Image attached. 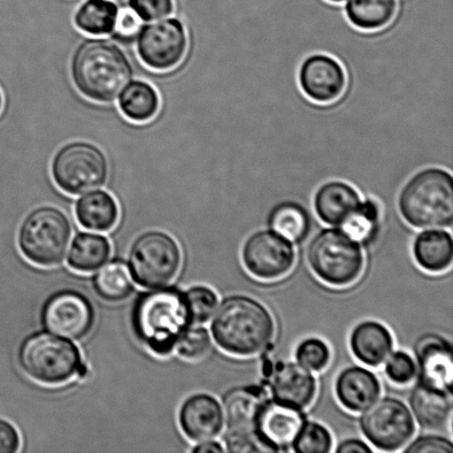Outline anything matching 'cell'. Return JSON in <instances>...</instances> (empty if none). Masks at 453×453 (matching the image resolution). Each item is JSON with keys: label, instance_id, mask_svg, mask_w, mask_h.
<instances>
[{"label": "cell", "instance_id": "6da1fadb", "mask_svg": "<svg viewBox=\"0 0 453 453\" xmlns=\"http://www.w3.org/2000/svg\"><path fill=\"white\" fill-rule=\"evenodd\" d=\"M71 79L86 99L111 104L132 81L133 66L126 52L108 39L83 40L71 57Z\"/></svg>", "mask_w": 453, "mask_h": 453}, {"label": "cell", "instance_id": "7a4b0ae2", "mask_svg": "<svg viewBox=\"0 0 453 453\" xmlns=\"http://www.w3.org/2000/svg\"><path fill=\"white\" fill-rule=\"evenodd\" d=\"M211 334L216 344L234 357H249L273 342L275 323L270 311L251 296H226L216 309Z\"/></svg>", "mask_w": 453, "mask_h": 453}, {"label": "cell", "instance_id": "3957f363", "mask_svg": "<svg viewBox=\"0 0 453 453\" xmlns=\"http://www.w3.org/2000/svg\"><path fill=\"white\" fill-rule=\"evenodd\" d=\"M192 323L185 295L176 288L143 293L133 309V327L142 343L157 357H167Z\"/></svg>", "mask_w": 453, "mask_h": 453}, {"label": "cell", "instance_id": "277c9868", "mask_svg": "<svg viewBox=\"0 0 453 453\" xmlns=\"http://www.w3.org/2000/svg\"><path fill=\"white\" fill-rule=\"evenodd\" d=\"M398 207L403 219L415 228L451 226L452 175L438 167L425 168L417 173L399 194Z\"/></svg>", "mask_w": 453, "mask_h": 453}, {"label": "cell", "instance_id": "5b68a950", "mask_svg": "<svg viewBox=\"0 0 453 453\" xmlns=\"http://www.w3.org/2000/svg\"><path fill=\"white\" fill-rule=\"evenodd\" d=\"M22 371L39 384L58 386L78 376L82 365L77 345L65 337L42 332L27 337L18 354Z\"/></svg>", "mask_w": 453, "mask_h": 453}, {"label": "cell", "instance_id": "8992f818", "mask_svg": "<svg viewBox=\"0 0 453 453\" xmlns=\"http://www.w3.org/2000/svg\"><path fill=\"white\" fill-rule=\"evenodd\" d=\"M71 234L73 226L64 211L53 206H40L22 221L18 247L31 264L52 268L64 261Z\"/></svg>", "mask_w": 453, "mask_h": 453}, {"label": "cell", "instance_id": "52a82bcc", "mask_svg": "<svg viewBox=\"0 0 453 453\" xmlns=\"http://www.w3.org/2000/svg\"><path fill=\"white\" fill-rule=\"evenodd\" d=\"M308 262L315 275L332 287H346L361 277L365 257L361 244L342 229L327 228L314 235Z\"/></svg>", "mask_w": 453, "mask_h": 453}, {"label": "cell", "instance_id": "ba28073f", "mask_svg": "<svg viewBox=\"0 0 453 453\" xmlns=\"http://www.w3.org/2000/svg\"><path fill=\"white\" fill-rule=\"evenodd\" d=\"M109 173V161L104 150L86 141L69 142L61 146L51 162L53 183L70 196L104 188Z\"/></svg>", "mask_w": 453, "mask_h": 453}, {"label": "cell", "instance_id": "9c48e42d", "mask_svg": "<svg viewBox=\"0 0 453 453\" xmlns=\"http://www.w3.org/2000/svg\"><path fill=\"white\" fill-rule=\"evenodd\" d=\"M183 253L171 234L146 231L133 242L128 253V269L142 288H157L170 284L179 274Z\"/></svg>", "mask_w": 453, "mask_h": 453}, {"label": "cell", "instance_id": "30bf717a", "mask_svg": "<svg viewBox=\"0 0 453 453\" xmlns=\"http://www.w3.org/2000/svg\"><path fill=\"white\" fill-rule=\"evenodd\" d=\"M359 420L361 430L376 449L396 451L411 441L416 433L414 416L401 399H377Z\"/></svg>", "mask_w": 453, "mask_h": 453}, {"label": "cell", "instance_id": "8fae6325", "mask_svg": "<svg viewBox=\"0 0 453 453\" xmlns=\"http://www.w3.org/2000/svg\"><path fill=\"white\" fill-rule=\"evenodd\" d=\"M136 40L141 61L159 73L179 66L188 50V31L177 18H163V20L142 27Z\"/></svg>", "mask_w": 453, "mask_h": 453}, {"label": "cell", "instance_id": "7c38bea8", "mask_svg": "<svg viewBox=\"0 0 453 453\" xmlns=\"http://www.w3.org/2000/svg\"><path fill=\"white\" fill-rule=\"evenodd\" d=\"M293 243L273 230H259L244 242L242 261L248 273L265 281L290 273L296 264Z\"/></svg>", "mask_w": 453, "mask_h": 453}, {"label": "cell", "instance_id": "4fadbf2b", "mask_svg": "<svg viewBox=\"0 0 453 453\" xmlns=\"http://www.w3.org/2000/svg\"><path fill=\"white\" fill-rule=\"evenodd\" d=\"M96 313L81 293L65 290L49 297L42 313L43 326L52 334L82 340L91 332Z\"/></svg>", "mask_w": 453, "mask_h": 453}, {"label": "cell", "instance_id": "5bb4252c", "mask_svg": "<svg viewBox=\"0 0 453 453\" xmlns=\"http://www.w3.org/2000/svg\"><path fill=\"white\" fill-rule=\"evenodd\" d=\"M299 82L302 91L311 101L328 104L344 95L348 74L335 58L317 53L306 58L302 64Z\"/></svg>", "mask_w": 453, "mask_h": 453}, {"label": "cell", "instance_id": "9a60e30c", "mask_svg": "<svg viewBox=\"0 0 453 453\" xmlns=\"http://www.w3.org/2000/svg\"><path fill=\"white\" fill-rule=\"evenodd\" d=\"M305 421L299 408L268 399L257 416L256 432L271 451L286 450L292 447Z\"/></svg>", "mask_w": 453, "mask_h": 453}, {"label": "cell", "instance_id": "2e32d148", "mask_svg": "<svg viewBox=\"0 0 453 453\" xmlns=\"http://www.w3.org/2000/svg\"><path fill=\"white\" fill-rule=\"evenodd\" d=\"M416 355L420 383L451 394L453 353L449 342L434 334L421 337Z\"/></svg>", "mask_w": 453, "mask_h": 453}, {"label": "cell", "instance_id": "e0dca14e", "mask_svg": "<svg viewBox=\"0 0 453 453\" xmlns=\"http://www.w3.org/2000/svg\"><path fill=\"white\" fill-rule=\"evenodd\" d=\"M179 421L180 429L190 441H211L223 430V408L211 395H193L181 405Z\"/></svg>", "mask_w": 453, "mask_h": 453}, {"label": "cell", "instance_id": "ac0fdd59", "mask_svg": "<svg viewBox=\"0 0 453 453\" xmlns=\"http://www.w3.org/2000/svg\"><path fill=\"white\" fill-rule=\"evenodd\" d=\"M271 374V392L274 401L304 410L317 396L315 376L299 363H280Z\"/></svg>", "mask_w": 453, "mask_h": 453}, {"label": "cell", "instance_id": "d6986e66", "mask_svg": "<svg viewBox=\"0 0 453 453\" xmlns=\"http://www.w3.org/2000/svg\"><path fill=\"white\" fill-rule=\"evenodd\" d=\"M266 401L265 390L260 386H238L229 389L223 396L226 434L255 433L257 416Z\"/></svg>", "mask_w": 453, "mask_h": 453}, {"label": "cell", "instance_id": "ffe728a7", "mask_svg": "<svg viewBox=\"0 0 453 453\" xmlns=\"http://www.w3.org/2000/svg\"><path fill=\"white\" fill-rule=\"evenodd\" d=\"M335 393L345 410L357 414L380 398L381 386L374 372L365 367L350 366L337 377Z\"/></svg>", "mask_w": 453, "mask_h": 453}, {"label": "cell", "instance_id": "44dd1931", "mask_svg": "<svg viewBox=\"0 0 453 453\" xmlns=\"http://www.w3.org/2000/svg\"><path fill=\"white\" fill-rule=\"evenodd\" d=\"M361 195L345 181H328L319 188L314 198L319 219L330 226H340L362 203Z\"/></svg>", "mask_w": 453, "mask_h": 453}, {"label": "cell", "instance_id": "7402d4cb", "mask_svg": "<svg viewBox=\"0 0 453 453\" xmlns=\"http://www.w3.org/2000/svg\"><path fill=\"white\" fill-rule=\"evenodd\" d=\"M349 345L359 362L370 367H379L392 354L394 337L384 324L365 321L354 328Z\"/></svg>", "mask_w": 453, "mask_h": 453}, {"label": "cell", "instance_id": "603a6c76", "mask_svg": "<svg viewBox=\"0 0 453 453\" xmlns=\"http://www.w3.org/2000/svg\"><path fill=\"white\" fill-rule=\"evenodd\" d=\"M411 414L425 429H439L450 418L451 394L423 383L417 384L410 397Z\"/></svg>", "mask_w": 453, "mask_h": 453}, {"label": "cell", "instance_id": "cb8c5ba5", "mask_svg": "<svg viewBox=\"0 0 453 453\" xmlns=\"http://www.w3.org/2000/svg\"><path fill=\"white\" fill-rule=\"evenodd\" d=\"M78 223L88 230L108 233L117 226L119 208L115 198L105 190L96 189L80 197L75 203Z\"/></svg>", "mask_w": 453, "mask_h": 453}, {"label": "cell", "instance_id": "d4e9b609", "mask_svg": "<svg viewBox=\"0 0 453 453\" xmlns=\"http://www.w3.org/2000/svg\"><path fill=\"white\" fill-rule=\"evenodd\" d=\"M417 264L432 273H441L452 264V237L446 230H425L417 235L412 247Z\"/></svg>", "mask_w": 453, "mask_h": 453}, {"label": "cell", "instance_id": "484cf974", "mask_svg": "<svg viewBox=\"0 0 453 453\" xmlns=\"http://www.w3.org/2000/svg\"><path fill=\"white\" fill-rule=\"evenodd\" d=\"M119 109L128 121L150 122L161 108V97L152 84L134 80L119 96Z\"/></svg>", "mask_w": 453, "mask_h": 453}, {"label": "cell", "instance_id": "4316f807", "mask_svg": "<svg viewBox=\"0 0 453 453\" xmlns=\"http://www.w3.org/2000/svg\"><path fill=\"white\" fill-rule=\"evenodd\" d=\"M111 244L104 235L81 233L75 235L68 256V265L80 273H90L105 265Z\"/></svg>", "mask_w": 453, "mask_h": 453}, {"label": "cell", "instance_id": "83f0119b", "mask_svg": "<svg viewBox=\"0 0 453 453\" xmlns=\"http://www.w3.org/2000/svg\"><path fill=\"white\" fill-rule=\"evenodd\" d=\"M350 24L359 30H380L397 15V0H349L345 6Z\"/></svg>", "mask_w": 453, "mask_h": 453}, {"label": "cell", "instance_id": "f1b7e54d", "mask_svg": "<svg viewBox=\"0 0 453 453\" xmlns=\"http://www.w3.org/2000/svg\"><path fill=\"white\" fill-rule=\"evenodd\" d=\"M119 7L109 0H86L74 13L75 27L93 37H102L112 33Z\"/></svg>", "mask_w": 453, "mask_h": 453}, {"label": "cell", "instance_id": "f546056e", "mask_svg": "<svg viewBox=\"0 0 453 453\" xmlns=\"http://www.w3.org/2000/svg\"><path fill=\"white\" fill-rule=\"evenodd\" d=\"M93 288L102 300L121 302L130 297L134 284L126 262L113 260L101 268L93 278Z\"/></svg>", "mask_w": 453, "mask_h": 453}, {"label": "cell", "instance_id": "4dcf8cb0", "mask_svg": "<svg viewBox=\"0 0 453 453\" xmlns=\"http://www.w3.org/2000/svg\"><path fill=\"white\" fill-rule=\"evenodd\" d=\"M268 225L270 230L281 235L292 243H299L310 233L308 211L296 203H282L270 212Z\"/></svg>", "mask_w": 453, "mask_h": 453}, {"label": "cell", "instance_id": "1f68e13d", "mask_svg": "<svg viewBox=\"0 0 453 453\" xmlns=\"http://www.w3.org/2000/svg\"><path fill=\"white\" fill-rule=\"evenodd\" d=\"M380 207L374 201L366 199L340 226L355 242H371L379 229Z\"/></svg>", "mask_w": 453, "mask_h": 453}, {"label": "cell", "instance_id": "d6a6232c", "mask_svg": "<svg viewBox=\"0 0 453 453\" xmlns=\"http://www.w3.org/2000/svg\"><path fill=\"white\" fill-rule=\"evenodd\" d=\"M333 437L326 426L305 421L292 448L297 453H327L332 450Z\"/></svg>", "mask_w": 453, "mask_h": 453}, {"label": "cell", "instance_id": "836d02e7", "mask_svg": "<svg viewBox=\"0 0 453 453\" xmlns=\"http://www.w3.org/2000/svg\"><path fill=\"white\" fill-rule=\"evenodd\" d=\"M184 295L192 323L203 324L210 321L219 306L216 293L210 288L196 286L190 288Z\"/></svg>", "mask_w": 453, "mask_h": 453}, {"label": "cell", "instance_id": "e575fe53", "mask_svg": "<svg viewBox=\"0 0 453 453\" xmlns=\"http://www.w3.org/2000/svg\"><path fill=\"white\" fill-rule=\"evenodd\" d=\"M180 357L188 361H198L206 357L211 348V337L207 328L188 327L175 346Z\"/></svg>", "mask_w": 453, "mask_h": 453}, {"label": "cell", "instance_id": "d590c367", "mask_svg": "<svg viewBox=\"0 0 453 453\" xmlns=\"http://www.w3.org/2000/svg\"><path fill=\"white\" fill-rule=\"evenodd\" d=\"M297 363L311 372L326 370L331 361V350L326 342L310 337L301 342L296 350Z\"/></svg>", "mask_w": 453, "mask_h": 453}, {"label": "cell", "instance_id": "8d00e7d4", "mask_svg": "<svg viewBox=\"0 0 453 453\" xmlns=\"http://www.w3.org/2000/svg\"><path fill=\"white\" fill-rule=\"evenodd\" d=\"M388 362L386 363L385 372L388 380L395 385H410L418 374V368L411 355L398 350L389 355Z\"/></svg>", "mask_w": 453, "mask_h": 453}, {"label": "cell", "instance_id": "74e56055", "mask_svg": "<svg viewBox=\"0 0 453 453\" xmlns=\"http://www.w3.org/2000/svg\"><path fill=\"white\" fill-rule=\"evenodd\" d=\"M142 27H143V20L133 9L122 7L121 11H119L111 35L119 43H132L139 37Z\"/></svg>", "mask_w": 453, "mask_h": 453}, {"label": "cell", "instance_id": "f35d334b", "mask_svg": "<svg viewBox=\"0 0 453 453\" xmlns=\"http://www.w3.org/2000/svg\"><path fill=\"white\" fill-rule=\"evenodd\" d=\"M144 21H155L171 16L174 0H131L128 4Z\"/></svg>", "mask_w": 453, "mask_h": 453}, {"label": "cell", "instance_id": "ab89813d", "mask_svg": "<svg viewBox=\"0 0 453 453\" xmlns=\"http://www.w3.org/2000/svg\"><path fill=\"white\" fill-rule=\"evenodd\" d=\"M403 452L406 453H452L453 446L450 439L428 434L417 438L408 445Z\"/></svg>", "mask_w": 453, "mask_h": 453}, {"label": "cell", "instance_id": "60d3db41", "mask_svg": "<svg viewBox=\"0 0 453 453\" xmlns=\"http://www.w3.org/2000/svg\"><path fill=\"white\" fill-rule=\"evenodd\" d=\"M20 445V434L15 426L0 419V453H15L19 451Z\"/></svg>", "mask_w": 453, "mask_h": 453}, {"label": "cell", "instance_id": "b9f144b4", "mask_svg": "<svg viewBox=\"0 0 453 453\" xmlns=\"http://www.w3.org/2000/svg\"><path fill=\"white\" fill-rule=\"evenodd\" d=\"M335 451L337 453H368L372 452V448L367 445L366 442L361 441V439H346L342 441L339 446L336 447Z\"/></svg>", "mask_w": 453, "mask_h": 453}, {"label": "cell", "instance_id": "7bdbcfd3", "mask_svg": "<svg viewBox=\"0 0 453 453\" xmlns=\"http://www.w3.org/2000/svg\"><path fill=\"white\" fill-rule=\"evenodd\" d=\"M225 451V448L219 442L212 441H202L199 445L195 446L193 449V452L197 453H219Z\"/></svg>", "mask_w": 453, "mask_h": 453}, {"label": "cell", "instance_id": "ee69618b", "mask_svg": "<svg viewBox=\"0 0 453 453\" xmlns=\"http://www.w3.org/2000/svg\"><path fill=\"white\" fill-rule=\"evenodd\" d=\"M109 2L117 4L118 7H127L130 4L131 0H109Z\"/></svg>", "mask_w": 453, "mask_h": 453}, {"label": "cell", "instance_id": "f6af8a7d", "mask_svg": "<svg viewBox=\"0 0 453 453\" xmlns=\"http://www.w3.org/2000/svg\"><path fill=\"white\" fill-rule=\"evenodd\" d=\"M3 106H4V96H3L2 90H0V112H2Z\"/></svg>", "mask_w": 453, "mask_h": 453}, {"label": "cell", "instance_id": "bcb514c9", "mask_svg": "<svg viewBox=\"0 0 453 453\" xmlns=\"http://www.w3.org/2000/svg\"><path fill=\"white\" fill-rule=\"evenodd\" d=\"M327 2L337 4V3L344 2V0H327Z\"/></svg>", "mask_w": 453, "mask_h": 453}]
</instances>
